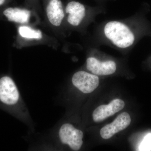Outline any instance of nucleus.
I'll return each instance as SVG.
<instances>
[{"mask_svg":"<svg viewBox=\"0 0 151 151\" xmlns=\"http://www.w3.org/2000/svg\"><path fill=\"white\" fill-rule=\"evenodd\" d=\"M104 32L108 40L119 48L129 47L135 42L134 33L128 26L122 22H108L104 27Z\"/></svg>","mask_w":151,"mask_h":151,"instance_id":"1","label":"nucleus"},{"mask_svg":"<svg viewBox=\"0 0 151 151\" xmlns=\"http://www.w3.org/2000/svg\"><path fill=\"white\" fill-rule=\"evenodd\" d=\"M58 134L61 142L67 145L71 150L78 151L81 148L84 136L81 130L76 129L71 124L66 123L60 127Z\"/></svg>","mask_w":151,"mask_h":151,"instance_id":"2","label":"nucleus"},{"mask_svg":"<svg viewBox=\"0 0 151 151\" xmlns=\"http://www.w3.org/2000/svg\"><path fill=\"white\" fill-rule=\"evenodd\" d=\"M20 95L15 83L11 77L5 76L0 78V101L8 105L18 102Z\"/></svg>","mask_w":151,"mask_h":151,"instance_id":"3","label":"nucleus"},{"mask_svg":"<svg viewBox=\"0 0 151 151\" xmlns=\"http://www.w3.org/2000/svg\"><path fill=\"white\" fill-rule=\"evenodd\" d=\"M72 82L75 87L85 94L90 93L95 90L99 84L97 75L84 71H79L73 74Z\"/></svg>","mask_w":151,"mask_h":151,"instance_id":"4","label":"nucleus"},{"mask_svg":"<svg viewBox=\"0 0 151 151\" xmlns=\"http://www.w3.org/2000/svg\"><path fill=\"white\" fill-rule=\"evenodd\" d=\"M131 122V117L129 113L124 112L120 114L112 123L102 128L100 130V135L103 139H108L116 133L126 129L129 126Z\"/></svg>","mask_w":151,"mask_h":151,"instance_id":"5","label":"nucleus"},{"mask_svg":"<svg viewBox=\"0 0 151 151\" xmlns=\"http://www.w3.org/2000/svg\"><path fill=\"white\" fill-rule=\"evenodd\" d=\"M125 103L121 99L113 100L107 105H101L93 112V120L96 123L102 122L108 117L113 116L124 108Z\"/></svg>","mask_w":151,"mask_h":151,"instance_id":"6","label":"nucleus"},{"mask_svg":"<svg viewBox=\"0 0 151 151\" xmlns=\"http://www.w3.org/2000/svg\"><path fill=\"white\" fill-rule=\"evenodd\" d=\"M86 68L88 70L95 75H109L116 71V64L112 60L101 62L95 58L89 57L86 60Z\"/></svg>","mask_w":151,"mask_h":151,"instance_id":"7","label":"nucleus"},{"mask_svg":"<svg viewBox=\"0 0 151 151\" xmlns=\"http://www.w3.org/2000/svg\"><path fill=\"white\" fill-rule=\"evenodd\" d=\"M65 12L68 14L67 21L73 26L79 25L85 17L86 9L81 3L72 1L68 4L65 9Z\"/></svg>","mask_w":151,"mask_h":151,"instance_id":"8","label":"nucleus"},{"mask_svg":"<svg viewBox=\"0 0 151 151\" xmlns=\"http://www.w3.org/2000/svg\"><path fill=\"white\" fill-rule=\"evenodd\" d=\"M47 16L50 23L55 27L61 24L64 12L60 0H50L46 9Z\"/></svg>","mask_w":151,"mask_h":151,"instance_id":"9","label":"nucleus"},{"mask_svg":"<svg viewBox=\"0 0 151 151\" xmlns=\"http://www.w3.org/2000/svg\"><path fill=\"white\" fill-rule=\"evenodd\" d=\"M4 14L10 21L24 24L29 21L30 12L25 9L9 8L4 11Z\"/></svg>","mask_w":151,"mask_h":151,"instance_id":"10","label":"nucleus"},{"mask_svg":"<svg viewBox=\"0 0 151 151\" xmlns=\"http://www.w3.org/2000/svg\"><path fill=\"white\" fill-rule=\"evenodd\" d=\"M19 34L22 37L28 39L40 40L42 38L41 32L26 26H22L19 28Z\"/></svg>","mask_w":151,"mask_h":151,"instance_id":"11","label":"nucleus"},{"mask_svg":"<svg viewBox=\"0 0 151 151\" xmlns=\"http://www.w3.org/2000/svg\"><path fill=\"white\" fill-rule=\"evenodd\" d=\"M151 150V134L146 135L139 146L140 151H150Z\"/></svg>","mask_w":151,"mask_h":151,"instance_id":"12","label":"nucleus"},{"mask_svg":"<svg viewBox=\"0 0 151 151\" xmlns=\"http://www.w3.org/2000/svg\"><path fill=\"white\" fill-rule=\"evenodd\" d=\"M5 0H0V6L2 5L4 3Z\"/></svg>","mask_w":151,"mask_h":151,"instance_id":"13","label":"nucleus"}]
</instances>
